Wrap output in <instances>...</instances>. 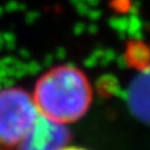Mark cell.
<instances>
[{"label":"cell","mask_w":150,"mask_h":150,"mask_svg":"<svg viewBox=\"0 0 150 150\" xmlns=\"http://www.w3.org/2000/svg\"><path fill=\"white\" fill-rule=\"evenodd\" d=\"M90 86L81 71L62 67L46 73L36 84L34 103L38 111L58 123H73L90 105Z\"/></svg>","instance_id":"obj_1"},{"label":"cell","mask_w":150,"mask_h":150,"mask_svg":"<svg viewBox=\"0 0 150 150\" xmlns=\"http://www.w3.org/2000/svg\"><path fill=\"white\" fill-rule=\"evenodd\" d=\"M39 115L34 100L23 91L0 93V144L16 145Z\"/></svg>","instance_id":"obj_2"},{"label":"cell","mask_w":150,"mask_h":150,"mask_svg":"<svg viewBox=\"0 0 150 150\" xmlns=\"http://www.w3.org/2000/svg\"><path fill=\"white\" fill-rule=\"evenodd\" d=\"M70 134L64 124L39 112L26 137L19 143L20 150H62L68 145Z\"/></svg>","instance_id":"obj_3"},{"label":"cell","mask_w":150,"mask_h":150,"mask_svg":"<svg viewBox=\"0 0 150 150\" xmlns=\"http://www.w3.org/2000/svg\"><path fill=\"white\" fill-rule=\"evenodd\" d=\"M134 111L139 118L150 123V71L143 75L135 84L131 95Z\"/></svg>","instance_id":"obj_4"},{"label":"cell","mask_w":150,"mask_h":150,"mask_svg":"<svg viewBox=\"0 0 150 150\" xmlns=\"http://www.w3.org/2000/svg\"><path fill=\"white\" fill-rule=\"evenodd\" d=\"M62 150H89V149L83 148V146H75V145H67V146Z\"/></svg>","instance_id":"obj_5"}]
</instances>
